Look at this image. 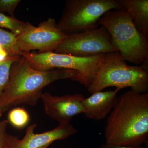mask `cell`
I'll return each mask as SVG.
<instances>
[{
  "mask_svg": "<svg viewBox=\"0 0 148 148\" xmlns=\"http://www.w3.org/2000/svg\"><path fill=\"white\" fill-rule=\"evenodd\" d=\"M148 136V92L130 90L117 98L108 116L104 137L106 143L142 146Z\"/></svg>",
  "mask_w": 148,
  "mask_h": 148,
  "instance_id": "cell-1",
  "label": "cell"
},
{
  "mask_svg": "<svg viewBox=\"0 0 148 148\" xmlns=\"http://www.w3.org/2000/svg\"><path fill=\"white\" fill-rule=\"evenodd\" d=\"M77 73L70 69L38 71L21 56L12 66L8 84L0 98V110L3 114L18 105L36 106L45 87L59 80H73Z\"/></svg>",
  "mask_w": 148,
  "mask_h": 148,
  "instance_id": "cell-2",
  "label": "cell"
},
{
  "mask_svg": "<svg viewBox=\"0 0 148 148\" xmlns=\"http://www.w3.org/2000/svg\"><path fill=\"white\" fill-rule=\"evenodd\" d=\"M99 25L107 29L111 42L123 61L140 64L148 58V37L139 32L124 8L108 11Z\"/></svg>",
  "mask_w": 148,
  "mask_h": 148,
  "instance_id": "cell-3",
  "label": "cell"
},
{
  "mask_svg": "<svg viewBox=\"0 0 148 148\" xmlns=\"http://www.w3.org/2000/svg\"><path fill=\"white\" fill-rule=\"evenodd\" d=\"M110 86L119 90L129 87L135 92L147 93L148 72L140 66L127 65L118 52L108 53L87 89L91 94Z\"/></svg>",
  "mask_w": 148,
  "mask_h": 148,
  "instance_id": "cell-4",
  "label": "cell"
},
{
  "mask_svg": "<svg viewBox=\"0 0 148 148\" xmlns=\"http://www.w3.org/2000/svg\"><path fill=\"white\" fill-rule=\"evenodd\" d=\"M122 8L119 0H68L56 26L67 35L96 29L106 12Z\"/></svg>",
  "mask_w": 148,
  "mask_h": 148,
  "instance_id": "cell-5",
  "label": "cell"
},
{
  "mask_svg": "<svg viewBox=\"0 0 148 148\" xmlns=\"http://www.w3.org/2000/svg\"><path fill=\"white\" fill-rule=\"evenodd\" d=\"M21 56L31 67L38 71L65 69L76 71L77 75L72 80L79 82L87 88L104 61L106 54L82 57L54 52H22Z\"/></svg>",
  "mask_w": 148,
  "mask_h": 148,
  "instance_id": "cell-6",
  "label": "cell"
},
{
  "mask_svg": "<svg viewBox=\"0 0 148 148\" xmlns=\"http://www.w3.org/2000/svg\"><path fill=\"white\" fill-rule=\"evenodd\" d=\"M118 52L112 45L111 36L103 26L67 35L54 52L82 57Z\"/></svg>",
  "mask_w": 148,
  "mask_h": 148,
  "instance_id": "cell-7",
  "label": "cell"
},
{
  "mask_svg": "<svg viewBox=\"0 0 148 148\" xmlns=\"http://www.w3.org/2000/svg\"><path fill=\"white\" fill-rule=\"evenodd\" d=\"M55 19L49 18L38 27L29 23L16 36V43L21 52L38 50L39 53L53 52L67 36L57 28Z\"/></svg>",
  "mask_w": 148,
  "mask_h": 148,
  "instance_id": "cell-8",
  "label": "cell"
},
{
  "mask_svg": "<svg viewBox=\"0 0 148 148\" xmlns=\"http://www.w3.org/2000/svg\"><path fill=\"white\" fill-rule=\"evenodd\" d=\"M84 98L81 93L54 96L45 92L42 93L41 99L45 112L60 124L70 123L74 116L83 114L82 101Z\"/></svg>",
  "mask_w": 148,
  "mask_h": 148,
  "instance_id": "cell-9",
  "label": "cell"
},
{
  "mask_svg": "<svg viewBox=\"0 0 148 148\" xmlns=\"http://www.w3.org/2000/svg\"><path fill=\"white\" fill-rule=\"evenodd\" d=\"M36 123L29 125L24 138L10 135L8 148H40L50 145L57 140H64L77 132V130L70 123L58 124L54 129L42 132L35 133Z\"/></svg>",
  "mask_w": 148,
  "mask_h": 148,
  "instance_id": "cell-10",
  "label": "cell"
},
{
  "mask_svg": "<svg viewBox=\"0 0 148 148\" xmlns=\"http://www.w3.org/2000/svg\"><path fill=\"white\" fill-rule=\"evenodd\" d=\"M119 89L99 91L91 94L82 101L83 114L88 119L100 120L106 118L115 105Z\"/></svg>",
  "mask_w": 148,
  "mask_h": 148,
  "instance_id": "cell-11",
  "label": "cell"
},
{
  "mask_svg": "<svg viewBox=\"0 0 148 148\" xmlns=\"http://www.w3.org/2000/svg\"><path fill=\"white\" fill-rule=\"evenodd\" d=\"M139 32L148 37V0H119Z\"/></svg>",
  "mask_w": 148,
  "mask_h": 148,
  "instance_id": "cell-12",
  "label": "cell"
},
{
  "mask_svg": "<svg viewBox=\"0 0 148 148\" xmlns=\"http://www.w3.org/2000/svg\"><path fill=\"white\" fill-rule=\"evenodd\" d=\"M16 35L0 28V47L8 56H21L16 43Z\"/></svg>",
  "mask_w": 148,
  "mask_h": 148,
  "instance_id": "cell-13",
  "label": "cell"
},
{
  "mask_svg": "<svg viewBox=\"0 0 148 148\" xmlns=\"http://www.w3.org/2000/svg\"><path fill=\"white\" fill-rule=\"evenodd\" d=\"M30 119V115L26 109L21 107H16L9 111L7 120L12 127L21 129L27 127Z\"/></svg>",
  "mask_w": 148,
  "mask_h": 148,
  "instance_id": "cell-14",
  "label": "cell"
},
{
  "mask_svg": "<svg viewBox=\"0 0 148 148\" xmlns=\"http://www.w3.org/2000/svg\"><path fill=\"white\" fill-rule=\"evenodd\" d=\"M21 57L8 56L2 61H0V98L8 84L12 66Z\"/></svg>",
  "mask_w": 148,
  "mask_h": 148,
  "instance_id": "cell-15",
  "label": "cell"
},
{
  "mask_svg": "<svg viewBox=\"0 0 148 148\" xmlns=\"http://www.w3.org/2000/svg\"><path fill=\"white\" fill-rule=\"evenodd\" d=\"M29 23L20 21L15 17L7 16L0 12V28L8 29L16 36L22 33Z\"/></svg>",
  "mask_w": 148,
  "mask_h": 148,
  "instance_id": "cell-16",
  "label": "cell"
},
{
  "mask_svg": "<svg viewBox=\"0 0 148 148\" xmlns=\"http://www.w3.org/2000/svg\"><path fill=\"white\" fill-rule=\"evenodd\" d=\"M20 0H0V12H7L11 16H14V11Z\"/></svg>",
  "mask_w": 148,
  "mask_h": 148,
  "instance_id": "cell-17",
  "label": "cell"
},
{
  "mask_svg": "<svg viewBox=\"0 0 148 148\" xmlns=\"http://www.w3.org/2000/svg\"><path fill=\"white\" fill-rule=\"evenodd\" d=\"M8 121L0 120V148H8L10 135L7 131Z\"/></svg>",
  "mask_w": 148,
  "mask_h": 148,
  "instance_id": "cell-18",
  "label": "cell"
},
{
  "mask_svg": "<svg viewBox=\"0 0 148 148\" xmlns=\"http://www.w3.org/2000/svg\"><path fill=\"white\" fill-rule=\"evenodd\" d=\"M99 148H148L147 147H143L142 146H128L121 145L116 144L106 143L103 144Z\"/></svg>",
  "mask_w": 148,
  "mask_h": 148,
  "instance_id": "cell-19",
  "label": "cell"
},
{
  "mask_svg": "<svg viewBox=\"0 0 148 148\" xmlns=\"http://www.w3.org/2000/svg\"><path fill=\"white\" fill-rule=\"evenodd\" d=\"M3 114V113L1 111V110H0V119H1V118Z\"/></svg>",
  "mask_w": 148,
  "mask_h": 148,
  "instance_id": "cell-20",
  "label": "cell"
},
{
  "mask_svg": "<svg viewBox=\"0 0 148 148\" xmlns=\"http://www.w3.org/2000/svg\"><path fill=\"white\" fill-rule=\"evenodd\" d=\"M49 145H47L45 146H44V147H42L40 148H47L49 146Z\"/></svg>",
  "mask_w": 148,
  "mask_h": 148,
  "instance_id": "cell-21",
  "label": "cell"
}]
</instances>
